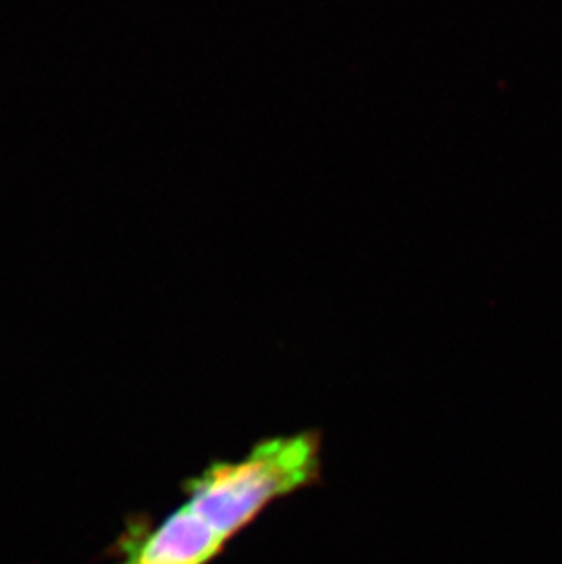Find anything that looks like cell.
<instances>
[{
    "label": "cell",
    "instance_id": "6da1fadb",
    "mask_svg": "<svg viewBox=\"0 0 562 564\" xmlns=\"http://www.w3.org/2000/svg\"><path fill=\"white\" fill-rule=\"evenodd\" d=\"M313 432L261 441L236 460L208 466L186 482V499L158 527L136 532L117 564H208L272 502L314 482Z\"/></svg>",
    "mask_w": 562,
    "mask_h": 564
}]
</instances>
